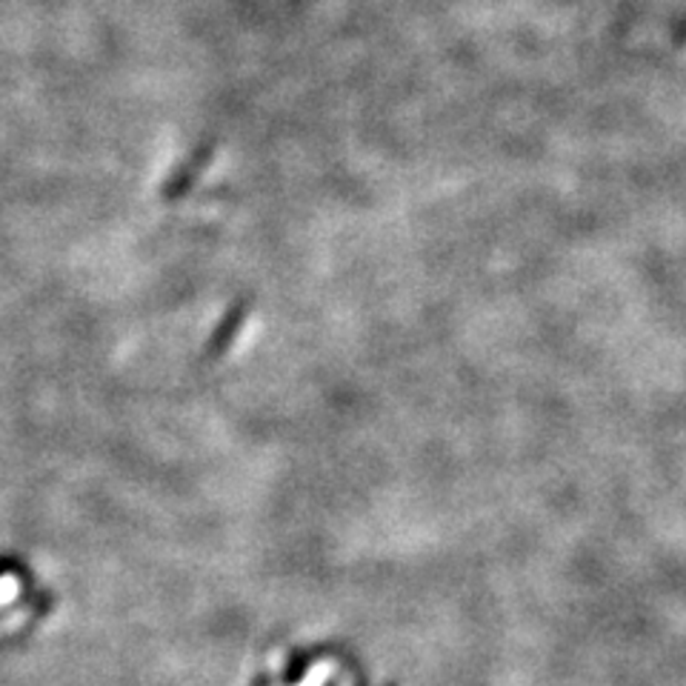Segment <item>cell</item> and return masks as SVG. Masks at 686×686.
I'll list each match as a JSON object with an SVG mask.
<instances>
[]
</instances>
